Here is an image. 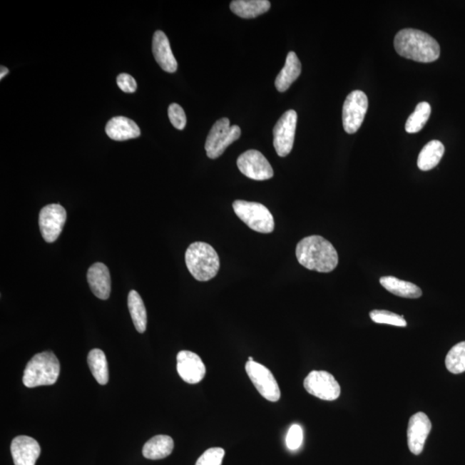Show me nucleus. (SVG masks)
I'll return each instance as SVG.
<instances>
[{"label": "nucleus", "mask_w": 465, "mask_h": 465, "mask_svg": "<svg viewBox=\"0 0 465 465\" xmlns=\"http://www.w3.org/2000/svg\"><path fill=\"white\" fill-rule=\"evenodd\" d=\"M298 262L302 267L318 272H330L337 267V251L322 236H309L300 240L296 248Z\"/></svg>", "instance_id": "nucleus-1"}, {"label": "nucleus", "mask_w": 465, "mask_h": 465, "mask_svg": "<svg viewBox=\"0 0 465 465\" xmlns=\"http://www.w3.org/2000/svg\"><path fill=\"white\" fill-rule=\"evenodd\" d=\"M394 45L398 55L423 63L437 61L440 56L438 41L426 33L414 29L398 32Z\"/></svg>", "instance_id": "nucleus-2"}, {"label": "nucleus", "mask_w": 465, "mask_h": 465, "mask_svg": "<svg viewBox=\"0 0 465 465\" xmlns=\"http://www.w3.org/2000/svg\"><path fill=\"white\" fill-rule=\"evenodd\" d=\"M185 264L195 280L201 282L213 280L220 269L217 251L205 242L190 245L185 252Z\"/></svg>", "instance_id": "nucleus-3"}, {"label": "nucleus", "mask_w": 465, "mask_h": 465, "mask_svg": "<svg viewBox=\"0 0 465 465\" xmlns=\"http://www.w3.org/2000/svg\"><path fill=\"white\" fill-rule=\"evenodd\" d=\"M60 362L51 352L36 354L26 365L23 383L27 388L53 385L60 375Z\"/></svg>", "instance_id": "nucleus-4"}, {"label": "nucleus", "mask_w": 465, "mask_h": 465, "mask_svg": "<svg viewBox=\"0 0 465 465\" xmlns=\"http://www.w3.org/2000/svg\"><path fill=\"white\" fill-rule=\"evenodd\" d=\"M235 213L244 223L256 232L270 234L275 223L271 213L261 203L236 200L232 203Z\"/></svg>", "instance_id": "nucleus-5"}, {"label": "nucleus", "mask_w": 465, "mask_h": 465, "mask_svg": "<svg viewBox=\"0 0 465 465\" xmlns=\"http://www.w3.org/2000/svg\"><path fill=\"white\" fill-rule=\"evenodd\" d=\"M242 131L237 126H230V121L226 118L219 119L208 135L205 150L210 159H217L221 156L226 148L237 140Z\"/></svg>", "instance_id": "nucleus-6"}, {"label": "nucleus", "mask_w": 465, "mask_h": 465, "mask_svg": "<svg viewBox=\"0 0 465 465\" xmlns=\"http://www.w3.org/2000/svg\"><path fill=\"white\" fill-rule=\"evenodd\" d=\"M368 109V98L363 91H354L344 101L342 121L344 131L354 134L364 122Z\"/></svg>", "instance_id": "nucleus-7"}, {"label": "nucleus", "mask_w": 465, "mask_h": 465, "mask_svg": "<svg viewBox=\"0 0 465 465\" xmlns=\"http://www.w3.org/2000/svg\"><path fill=\"white\" fill-rule=\"evenodd\" d=\"M297 123V112L290 110L281 116L273 128V145L278 156L285 157L292 152Z\"/></svg>", "instance_id": "nucleus-8"}, {"label": "nucleus", "mask_w": 465, "mask_h": 465, "mask_svg": "<svg viewBox=\"0 0 465 465\" xmlns=\"http://www.w3.org/2000/svg\"><path fill=\"white\" fill-rule=\"evenodd\" d=\"M246 372L252 383L265 399L277 402L280 399L281 392L277 382L270 369L263 364L255 362L246 364Z\"/></svg>", "instance_id": "nucleus-9"}, {"label": "nucleus", "mask_w": 465, "mask_h": 465, "mask_svg": "<svg viewBox=\"0 0 465 465\" xmlns=\"http://www.w3.org/2000/svg\"><path fill=\"white\" fill-rule=\"evenodd\" d=\"M305 388L312 396L324 401H334L340 394V386L329 372L313 371L306 377Z\"/></svg>", "instance_id": "nucleus-10"}, {"label": "nucleus", "mask_w": 465, "mask_h": 465, "mask_svg": "<svg viewBox=\"0 0 465 465\" xmlns=\"http://www.w3.org/2000/svg\"><path fill=\"white\" fill-rule=\"evenodd\" d=\"M66 221V211L61 205L52 203L41 210L39 227L46 242H55L59 238Z\"/></svg>", "instance_id": "nucleus-11"}, {"label": "nucleus", "mask_w": 465, "mask_h": 465, "mask_svg": "<svg viewBox=\"0 0 465 465\" xmlns=\"http://www.w3.org/2000/svg\"><path fill=\"white\" fill-rule=\"evenodd\" d=\"M237 167L245 176L255 180H267L274 175L273 169L267 158L253 149L239 156Z\"/></svg>", "instance_id": "nucleus-12"}, {"label": "nucleus", "mask_w": 465, "mask_h": 465, "mask_svg": "<svg viewBox=\"0 0 465 465\" xmlns=\"http://www.w3.org/2000/svg\"><path fill=\"white\" fill-rule=\"evenodd\" d=\"M177 371L181 379L190 384H198L206 374V367L200 357L190 351L178 352Z\"/></svg>", "instance_id": "nucleus-13"}, {"label": "nucleus", "mask_w": 465, "mask_h": 465, "mask_svg": "<svg viewBox=\"0 0 465 465\" xmlns=\"http://www.w3.org/2000/svg\"><path fill=\"white\" fill-rule=\"evenodd\" d=\"M431 429V423L425 413L418 412L411 417L408 426V446L414 455H420Z\"/></svg>", "instance_id": "nucleus-14"}, {"label": "nucleus", "mask_w": 465, "mask_h": 465, "mask_svg": "<svg viewBox=\"0 0 465 465\" xmlns=\"http://www.w3.org/2000/svg\"><path fill=\"white\" fill-rule=\"evenodd\" d=\"M11 452L15 465H36L41 447L36 439L22 435L12 440Z\"/></svg>", "instance_id": "nucleus-15"}, {"label": "nucleus", "mask_w": 465, "mask_h": 465, "mask_svg": "<svg viewBox=\"0 0 465 465\" xmlns=\"http://www.w3.org/2000/svg\"><path fill=\"white\" fill-rule=\"evenodd\" d=\"M153 53L157 63L164 71H177L178 63L174 57L168 36L161 31H157L153 37Z\"/></svg>", "instance_id": "nucleus-16"}, {"label": "nucleus", "mask_w": 465, "mask_h": 465, "mask_svg": "<svg viewBox=\"0 0 465 465\" xmlns=\"http://www.w3.org/2000/svg\"><path fill=\"white\" fill-rule=\"evenodd\" d=\"M87 281L91 292L101 300L110 297L111 280L109 269L105 264L95 263L87 272Z\"/></svg>", "instance_id": "nucleus-17"}, {"label": "nucleus", "mask_w": 465, "mask_h": 465, "mask_svg": "<svg viewBox=\"0 0 465 465\" xmlns=\"http://www.w3.org/2000/svg\"><path fill=\"white\" fill-rule=\"evenodd\" d=\"M106 132L111 139L123 142L137 138L140 135V128L131 119L124 116H116L107 123Z\"/></svg>", "instance_id": "nucleus-18"}, {"label": "nucleus", "mask_w": 465, "mask_h": 465, "mask_svg": "<svg viewBox=\"0 0 465 465\" xmlns=\"http://www.w3.org/2000/svg\"><path fill=\"white\" fill-rule=\"evenodd\" d=\"M301 72L302 64L296 53L290 52L287 57H286L283 69L281 70L276 78L275 86L277 90L280 93H285L300 76Z\"/></svg>", "instance_id": "nucleus-19"}, {"label": "nucleus", "mask_w": 465, "mask_h": 465, "mask_svg": "<svg viewBox=\"0 0 465 465\" xmlns=\"http://www.w3.org/2000/svg\"><path fill=\"white\" fill-rule=\"evenodd\" d=\"M173 447V440L170 436L157 435L145 444L143 454L148 459H163L172 454Z\"/></svg>", "instance_id": "nucleus-20"}, {"label": "nucleus", "mask_w": 465, "mask_h": 465, "mask_svg": "<svg viewBox=\"0 0 465 465\" xmlns=\"http://www.w3.org/2000/svg\"><path fill=\"white\" fill-rule=\"evenodd\" d=\"M271 8L268 0H235L230 4V9L242 19H255L267 12Z\"/></svg>", "instance_id": "nucleus-21"}, {"label": "nucleus", "mask_w": 465, "mask_h": 465, "mask_svg": "<svg viewBox=\"0 0 465 465\" xmlns=\"http://www.w3.org/2000/svg\"><path fill=\"white\" fill-rule=\"evenodd\" d=\"M445 153V147L439 140H431L419 153L417 165L421 171H430L437 167Z\"/></svg>", "instance_id": "nucleus-22"}, {"label": "nucleus", "mask_w": 465, "mask_h": 465, "mask_svg": "<svg viewBox=\"0 0 465 465\" xmlns=\"http://www.w3.org/2000/svg\"><path fill=\"white\" fill-rule=\"evenodd\" d=\"M380 284L388 292L398 297L414 299L422 296L421 290L417 285L392 276L381 277Z\"/></svg>", "instance_id": "nucleus-23"}, {"label": "nucleus", "mask_w": 465, "mask_h": 465, "mask_svg": "<svg viewBox=\"0 0 465 465\" xmlns=\"http://www.w3.org/2000/svg\"><path fill=\"white\" fill-rule=\"evenodd\" d=\"M128 306L136 330L139 333L143 334L147 329V310L145 308L142 297L136 290H131L128 294Z\"/></svg>", "instance_id": "nucleus-24"}, {"label": "nucleus", "mask_w": 465, "mask_h": 465, "mask_svg": "<svg viewBox=\"0 0 465 465\" xmlns=\"http://www.w3.org/2000/svg\"><path fill=\"white\" fill-rule=\"evenodd\" d=\"M91 374L101 385H106L109 382V369L105 352L101 349H93L87 357Z\"/></svg>", "instance_id": "nucleus-25"}, {"label": "nucleus", "mask_w": 465, "mask_h": 465, "mask_svg": "<svg viewBox=\"0 0 465 465\" xmlns=\"http://www.w3.org/2000/svg\"><path fill=\"white\" fill-rule=\"evenodd\" d=\"M431 115V106L429 103H418L415 111L410 115L405 124V130L409 134L420 132L426 126Z\"/></svg>", "instance_id": "nucleus-26"}, {"label": "nucleus", "mask_w": 465, "mask_h": 465, "mask_svg": "<svg viewBox=\"0 0 465 465\" xmlns=\"http://www.w3.org/2000/svg\"><path fill=\"white\" fill-rule=\"evenodd\" d=\"M446 367L448 371L454 374L465 372V342L455 344L448 352Z\"/></svg>", "instance_id": "nucleus-27"}, {"label": "nucleus", "mask_w": 465, "mask_h": 465, "mask_svg": "<svg viewBox=\"0 0 465 465\" xmlns=\"http://www.w3.org/2000/svg\"><path fill=\"white\" fill-rule=\"evenodd\" d=\"M373 322L379 324H389L397 327H406L407 322L402 315L389 312L387 310H373L369 313Z\"/></svg>", "instance_id": "nucleus-28"}, {"label": "nucleus", "mask_w": 465, "mask_h": 465, "mask_svg": "<svg viewBox=\"0 0 465 465\" xmlns=\"http://www.w3.org/2000/svg\"><path fill=\"white\" fill-rule=\"evenodd\" d=\"M225 456L223 448L214 447L203 452L197 461L196 465H222Z\"/></svg>", "instance_id": "nucleus-29"}, {"label": "nucleus", "mask_w": 465, "mask_h": 465, "mask_svg": "<svg viewBox=\"0 0 465 465\" xmlns=\"http://www.w3.org/2000/svg\"><path fill=\"white\" fill-rule=\"evenodd\" d=\"M168 116L174 128L184 130L186 126V116L183 108L178 103H172L168 107Z\"/></svg>", "instance_id": "nucleus-30"}, {"label": "nucleus", "mask_w": 465, "mask_h": 465, "mask_svg": "<svg viewBox=\"0 0 465 465\" xmlns=\"http://www.w3.org/2000/svg\"><path fill=\"white\" fill-rule=\"evenodd\" d=\"M304 440V431L300 426L297 424L290 427L287 437H286V446L290 451H296L300 448Z\"/></svg>", "instance_id": "nucleus-31"}, {"label": "nucleus", "mask_w": 465, "mask_h": 465, "mask_svg": "<svg viewBox=\"0 0 465 465\" xmlns=\"http://www.w3.org/2000/svg\"><path fill=\"white\" fill-rule=\"evenodd\" d=\"M116 83H118L119 88L124 91V93H133L136 91V81L130 74H119L118 78H116Z\"/></svg>", "instance_id": "nucleus-32"}, {"label": "nucleus", "mask_w": 465, "mask_h": 465, "mask_svg": "<svg viewBox=\"0 0 465 465\" xmlns=\"http://www.w3.org/2000/svg\"><path fill=\"white\" fill-rule=\"evenodd\" d=\"M9 73V70H8L6 66H1V71H0V78H2L6 76V74Z\"/></svg>", "instance_id": "nucleus-33"}, {"label": "nucleus", "mask_w": 465, "mask_h": 465, "mask_svg": "<svg viewBox=\"0 0 465 465\" xmlns=\"http://www.w3.org/2000/svg\"><path fill=\"white\" fill-rule=\"evenodd\" d=\"M248 361L249 362H252V361H255V359H253L252 357H249Z\"/></svg>", "instance_id": "nucleus-34"}]
</instances>
